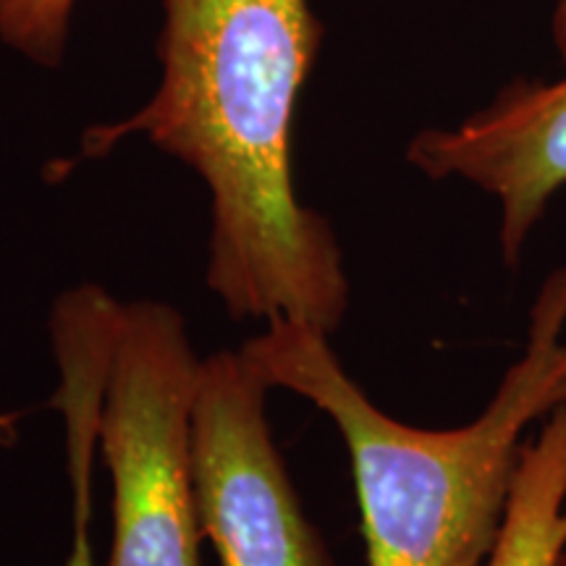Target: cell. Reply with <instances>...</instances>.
<instances>
[{
    "label": "cell",
    "instance_id": "52a82bcc",
    "mask_svg": "<svg viewBox=\"0 0 566 566\" xmlns=\"http://www.w3.org/2000/svg\"><path fill=\"white\" fill-rule=\"evenodd\" d=\"M51 405L63 415L66 424V462L74 512H71V551L66 566H97L90 537L92 516V464L97 454L103 388L90 378H71L53 394Z\"/></svg>",
    "mask_w": 566,
    "mask_h": 566
},
{
    "label": "cell",
    "instance_id": "5b68a950",
    "mask_svg": "<svg viewBox=\"0 0 566 566\" xmlns=\"http://www.w3.org/2000/svg\"><path fill=\"white\" fill-rule=\"evenodd\" d=\"M407 160L428 179H459L491 197L501 260L516 268L566 189V76L514 82L457 126L417 132Z\"/></svg>",
    "mask_w": 566,
    "mask_h": 566
},
{
    "label": "cell",
    "instance_id": "3957f363",
    "mask_svg": "<svg viewBox=\"0 0 566 566\" xmlns=\"http://www.w3.org/2000/svg\"><path fill=\"white\" fill-rule=\"evenodd\" d=\"M200 363L179 310L118 302L97 430L113 480L105 566H200L192 457Z\"/></svg>",
    "mask_w": 566,
    "mask_h": 566
},
{
    "label": "cell",
    "instance_id": "ba28073f",
    "mask_svg": "<svg viewBox=\"0 0 566 566\" xmlns=\"http://www.w3.org/2000/svg\"><path fill=\"white\" fill-rule=\"evenodd\" d=\"M76 0H0V42L40 66H61Z\"/></svg>",
    "mask_w": 566,
    "mask_h": 566
},
{
    "label": "cell",
    "instance_id": "8fae6325",
    "mask_svg": "<svg viewBox=\"0 0 566 566\" xmlns=\"http://www.w3.org/2000/svg\"><path fill=\"white\" fill-rule=\"evenodd\" d=\"M558 566H566V551H564V556H562V562H558Z\"/></svg>",
    "mask_w": 566,
    "mask_h": 566
},
{
    "label": "cell",
    "instance_id": "8992f818",
    "mask_svg": "<svg viewBox=\"0 0 566 566\" xmlns=\"http://www.w3.org/2000/svg\"><path fill=\"white\" fill-rule=\"evenodd\" d=\"M566 551V407L522 446L512 499L485 566H558Z\"/></svg>",
    "mask_w": 566,
    "mask_h": 566
},
{
    "label": "cell",
    "instance_id": "9c48e42d",
    "mask_svg": "<svg viewBox=\"0 0 566 566\" xmlns=\"http://www.w3.org/2000/svg\"><path fill=\"white\" fill-rule=\"evenodd\" d=\"M551 40L558 59L566 63V0H556L554 13H551Z\"/></svg>",
    "mask_w": 566,
    "mask_h": 566
},
{
    "label": "cell",
    "instance_id": "6da1fadb",
    "mask_svg": "<svg viewBox=\"0 0 566 566\" xmlns=\"http://www.w3.org/2000/svg\"><path fill=\"white\" fill-rule=\"evenodd\" d=\"M160 84L145 108L92 126L82 158L147 137L212 200L205 283L233 321H300L331 336L349 307L334 226L292 179L296 97L323 27L310 0H160Z\"/></svg>",
    "mask_w": 566,
    "mask_h": 566
},
{
    "label": "cell",
    "instance_id": "7a4b0ae2",
    "mask_svg": "<svg viewBox=\"0 0 566 566\" xmlns=\"http://www.w3.org/2000/svg\"><path fill=\"white\" fill-rule=\"evenodd\" d=\"M328 338L279 317L239 352L268 386L334 420L352 462L367 566H485L522 446L566 407V263L537 286L525 344L485 409L459 428H415L386 415L344 370Z\"/></svg>",
    "mask_w": 566,
    "mask_h": 566
},
{
    "label": "cell",
    "instance_id": "30bf717a",
    "mask_svg": "<svg viewBox=\"0 0 566 566\" xmlns=\"http://www.w3.org/2000/svg\"><path fill=\"white\" fill-rule=\"evenodd\" d=\"M19 412H0V449H13L19 443Z\"/></svg>",
    "mask_w": 566,
    "mask_h": 566
},
{
    "label": "cell",
    "instance_id": "277c9868",
    "mask_svg": "<svg viewBox=\"0 0 566 566\" xmlns=\"http://www.w3.org/2000/svg\"><path fill=\"white\" fill-rule=\"evenodd\" d=\"M268 391L242 352L200 363L192 457L202 537L221 566H336L275 449Z\"/></svg>",
    "mask_w": 566,
    "mask_h": 566
}]
</instances>
